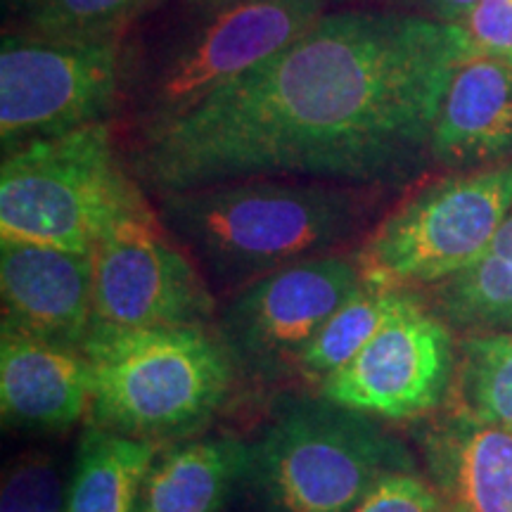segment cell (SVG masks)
I'll return each mask as SVG.
<instances>
[{
	"instance_id": "52a82bcc",
	"label": "cell",
	"mask_w": 512,
	"mask_h": 512,
	"mask_svg": "<svg viewBox=\"0 0 512 512\" xmlns=\"http://www.w3.org/2000/svg\"><path fill=\"white\" fill-rule=\"evenodd\" d=\"M512 209V162L453 171L422 185L377 223L358 264L389 287H432L475 261Z\"/></svg>"
},
{
	"instance_id": "d6986e66",
	"label": "cell",
	"mask_w": 512,
	"mask_h": 512,
	"mask_svg": "<svg viewBox=\"0 0 512 512\" xmlns=\"http://www.w3.org/2000/svg\"><path fill=\"white\" fill-rule=\"evenodd\" d=\"M403 290L406 287H389L363 278L361 287L339 306L335 316L323 325V330L299 356L297 375L318 387L339 368L354 361L392 316Z\"/></svg>"
},
{
	"instance_id": "484cf974",
	"label": "cell",
	"mask_w": 512,
	"mask_h": 512,
	"mask_svg": "<svg viewBox=\"0 0 512 512\" xmlns=\"http://www.w3.org/2000/svg\"><path fill=\"white\" fill-rule=\"evenodd\" d=\"M446 512H458V510H453V508H448V510H446Z\"/></svg>"
},
{
	"instance_id": "8992f818",
	"label": "cell",
	"mask_w": 512,
	"mask_h": 512,
	"mask_svg": "<svg viewBox=\"0 0 512 512\" xmlns=\"http://www.w3.org/2000/svg\"><path fill=\"white\" fill-rule=\"evenodd\" d=\"M145 55L126 50V93L133 121L183 114L256 64L297 41L328 0H192Z\"/></svg>"
},
{
	"instance_id": "5bb4252c",
	"label": "cell",
	"mask_w": 512,
	"mask_h": 512,
	"mask_svg": "<svg viewBox=\"0 0 512 512\" xmlns=\"http://www.w3.org/2000/svg\"><path fill=\"white\" fill-rule=\"evenodd\" d=\"M432 164L475 171L512 162V67L472 50L453 72L430 140Z\"/></svg>"
},
{
	"instance_id": "4fadbf2b",
	"label": "cell",
	"mask_w": 512,
	"mask_h": 512,
	"mask_svg": "<svg viewBox=\"0 0 512 512\" xmlns=\"http://www.w3.org/2000/svg\"><path fill=\"white\" fill-rule=\"evenodd\" d=\"M91 408V375L79 347L0 325V413L22 432H67Z\"/></svg>"
},
{
	"instance_id": "ac0fdd59",
	"label": "cell",
	"mask_w": 512,
	"mask_h": 512,
	"mask_svg": "<svg viewBox=\"0 0 512 512\" xmlns=\"http://www.w3.org/2000/svg\"><path fill=\"white\" fill-rule=\"evenodd\" d=\"M430 309L463 335L512 332V209L463 271L430 287Z\"/></svg>"
},
{
	"instance_id": "3957f363",
	"label": "cell",
	"mask_w": 512,
	"mask_h": 512,
	"mask_svg": "<svg viewBox=\"0 0 512 512\" xmlns=\"http://www.w3.org/2000/svg\"><path fill=\"white\" fill-rule=\"evenodd\" d=\"M91 422L121 437L185 441L226 406L238 370L207 328H121L93 320L81 344Z\"/></svg>"
},
{
	"instance_id": "d4e9b609",
	"label": "cell",
	"mask_w": 512,
	"mask_h": 512,
	"mask_svg": "<svg viewBox=\"0 0 512 512\" xmlns=\"http://www.w3.org/2000/svg\"><path fill=\"white\" fill-rule=\"evenodd\" d=\"M330 8L351 10H380L396 15L432 19V22L458 24L467 12L477 5V0H328Z\"/></svg>"
},
{
	"instance_id": "44dd1931",
	"label": "cell",
	"mask_w": 512,
	"mask_h": 512,
	"mask_svg": "<svg viewBox=\"0 0 512 512\" xmlns=\"http://www.w3.org/2000/svg\"><path fill=\"white\" fill-rule=\"evenodd\" d=\"M458 349V408L512 430V332L465 335Z\"/></svg>"
},
{
	"instance_id": "7c38bea8",
	"label": "cell",
	"mask_w": 512,
	"mask_h": 512,
	"mask_svg": "<svg viewBox=\"0 0 512 512\" xmlns=\"http://www.w3.org/2000/svg\"><path fill=\"white\" fill-rule=\"evenodd\" d=\"M95 254L0 238L3 323L79 347L91 332Z\"/></svg>"
},
{
	"instance_id": "2e32d148",
	"label": "cell",
	"mask_w": 512,
	"mask_h": 512,
	"mask_svg": "<svg viewBox=\"0 0 512 512\" xmlns=\"http://www.w3.org/2000/svg\"><path fill=\"white\" fill-rule=\"evenodd\" d=\"M249 441L238 434L185 439L157 453L138 512H221L242 486Z\"/></svg>"
},
{
	"instance_id": "5b68a950",
	"label": "cell",
	"mask_w": 512,
	"mask_h": 512,
	"mask_svg": "<svg viewBox=\"0 0 512 512\" xmlns=\"http://www.w3.org/2000/svg\"><path fill=\"white\" fill-rule=\"evenodd\" d=\"M152 214L110 121L3 157L0 238L95 254L112 230Z\"/></svg>"
},
{
	"instance_id": "cb8c5ba5",
	"label": "cell",
	"mask_w": 512,
	"mask_h": 512,
	"mask_svg": "<svg viewBox=\"0 0 512 512\" xmlns=\"http://www.w3.org/2000/svg\"><path fill=\"white\" fill-rule=\"evenodd\" d=\"M458 24L477 53L512 67V0H477Z\"/></svg>"
},
{
	"instance_id": "9c48e42d",
	"label": "cell",
	"mask_w": 512,
	"mask_h": 512,
	"mask_svg": "<svg viewBox=\"0 0 512 512\" xmlns=\"http://www.w3.org/2000/svg\"><path fill=\"white\" fill-rule=\"evenodd\" d=\"M361 283L356 252L294 261L235 292L216 316V335L238 373L278 382L297 373L299 356Z\"/></svg>"
},
{
	"instance_id": "30bf717a",
	"label": "cell",
	"mask_w": 512,
	"mask_h": 512,
	"mask_svg": "<svg viewBox=\"0 0 512 512\" xmlns=\"http://www.w3.org/2000/svg\"><path fill=\"white\" fill-rule=\"evenodd\" d=\"M458 366L460 349L448 323L418 290H403L380 332L316 392L370 418L411 420L444 406Z\"/></svg>"
},
{
	"instance_id": "603a6c76",
	"label": "cell",
	"mask_w": 512,
	"mask_h": 512,
	"mask_svg": "<svg viewBox=\"0 0 512 512\" xmlns=\"http://www.w3.org/2000/svg\"><path fill=\"white\" fill-rule=\"evenodd\" d=\"M448 505L418 470L384 477L351 512H446Z\"/></svg>"
},
{
	"instance_id": "7402d4cb",
	"label": "cell",
	"mask_w": 512,
	"mask_h": 512,
	"mask_svg": "<svg viewBox=\"0 0 512 512\" xmlns=\"http://www.w3.org/2000/svg\"><path fill=\"white\" fill-rule=\"evenodd\" d=\"M69 475L41 451H27L5 467L0 512H67Z\"/></svg>"
},
{
	"instance_id": "ffe728a7",
	"label": "cell",
	"mask_w": 512,
	"mask_h": 512,
	"mask_svg": "<svg viewBox=\"0 0 512 512\" xmlns=\"http://www.w3.org/2000/svg\"><path fill=\"white\" fill-rule=\"evenodd\" d=\"M152 0H5V22L17 34L60 41H124Z\"/></svg>"
},
{
	"instance_id": "ba28073f",
	"label": "cell",
	"mask_w": 512,
	"mask_h": 512,
	"mask_svg": "<svg viewBox=\"0 0 512 512\" xmlns=\"http://www.w3.org/2000/svg\"><path fill=\"white\" fill-rule=\"evenodd\" d=\"M124 41H60L3 31L0 145L3 157L86 126L124 105Z\"/></svg>"
},
{
	"instance_id": "e0dca14e",
	"label": "cell",
	"mask_w": 512,
	"mask_h": 512,
	"mask_svg": "<svg viewBox=\"0 0 512 512\" xmlns=\"http://www.w3.org/2000/svg\"><path fill=\"white\" fill-rule=\"evenodd\" d=\"M159 451L155 441L88 425L69 472L67 512H138L143 482Z\"/></svg>"
},
{
	"instance_id": "277c9868",
	"label": "cell",
	"mask_w": 512,
	"mask_h": 512,
	"mask_svg": "<svg viewBox=\"0 0 512 512\" xmlns=\"http://www.w3.org/2000/svg\"><path fill=\"white\" fill-rule=\"evenodd\" d=\"M411 470L408 446L377 418L292 394L249 441L242 489L261 512H351L384 477Z\"/></svg>"
},
{
	"instance_id": "9a60e30c",
	"label": "cell",
	"mask_w": 512,
	"mask_h": 512,
	"mask_svg": "<svg viewBox=\"0 0 512 512\" xmlns=\"http://www.w3.org/2000/svg\"><path fill=\"white\" fill-rule=\"evenodd\" d=\"M427 479L458 512H512V430L456 408L418 432Z\"/></svg>"
},
{
	"instance_id": "8fae6325",
	"label": "cell",
	"mask_w": 512,
	"mask_h": 512,
	"mask_svg": "<svg viewBox=\"0 0 512 512\" xmlns=\"http://www.w3.org/2000/svg\"><path fill=\"white\" fill-rule=\"evenodd\" d=\"M93 313L121 328H207L216 297L155 211L112 230L95 249Z\"/></svg>"
},
{
	"instance_id": "6da1fadb",
	"label": "cell",
	"mask_w": 512,
	"mask_h": 512,
	"mask_svg": "<svg viewBox=\"0 0 512 512\" xmlns=\"http://www.w3.org/2000/svg\"><path fill=\"white\" fill-rule=\"evenodd\" d=\"M472 50L460 24L328 10L190 110L133 126L128 169L155 197L247 178L401 188L432 164L441 100Z\"/></svg>"
},
{
	"instance_id": "7a4b0ae2",
	"label": "cell",
	"mask_w": 512,
	"mask_h": 512,
	"mask_svg": "<svg viewBox=\"0 0 512 512\" xmlns=\"http://www.w3.org/2000/svg\"><path fill=\"white\" fill-rule=\"evenodd\" d=\"M373 207L368 188L247 178L166 192L155 211L211 287L238 292L261 275L356 240Z\"/></svg>"
}]
</instances>
